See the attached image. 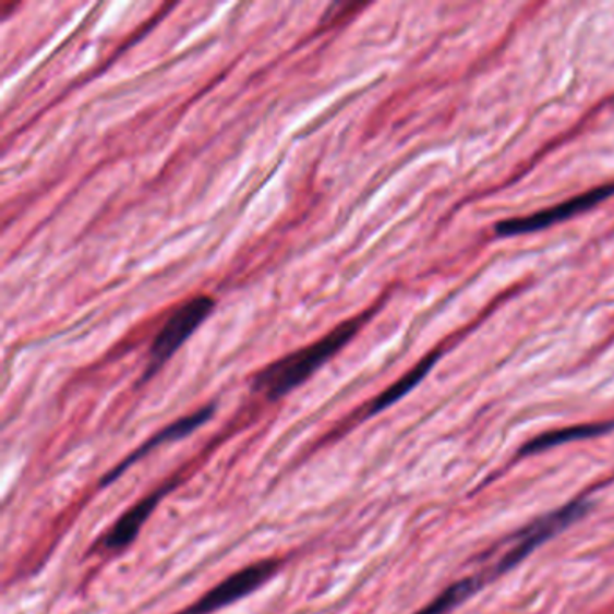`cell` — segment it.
<instances>
[{
    "instance_id": "cell-1",
    "label": "cell",
    "mask_w": 614,
    "mask_h": 614,
    "mask_svg": "<svg viewBox=\"0 0 614 614\" xmlns=\"http://www.w3.org/2000/svg\"><path fill=\"white\" fill-rule=\"evenodd\" d=\"M366 320L368 315H357L356 320L336 326L325 337H321L320 341L312 342L306 348H301L264 368L254 375V392L262 393L269 400H279L294 392L296 387L306 383L326 361L339 353L356 337L357 332L361 330Z\"/></svg>"
},
{
    "instance_id": "cell-2",
    "label": "cell",
    "mask_w": 614,
    "mask_h": 614,
    "mask_svg": "<svg viewBox=\"0 0 614 614\" xmlns=\"http://www.w3.org/2000/svg\"><path fill=\"white\" fill-rule=\"evenodd\" d=\"M215 300L212 296H195L192 300L184 301L181 306H177L166 320L159 334L152 342L151 356H148V366H146L143 381H151L181 346L193 336V332L207 320V315L215 310Z\"/></svg>"
},
{
    "instance_id": "cell-3",
    "label": "cell",
    "mask_w": 614,
    "mask_h": 614,
    "mask_svg": "<svg viewBox=\"0 0 614 614\" xmlns=\"http://www.w3.org/2000/svg\"><path fill=\"white\" fill-rule=\"evenodd\" d=\"M279 566H281V563L274 561V558H265L260 563L251 564L248 568L240 569L237 574H232L231 577L222 580L212 591H207L201 600H196L195 604L177 614L217 613V611L234 604L237 600L245 599L248 594L262 588L267 580L278 574Z\"/></svg>"
},
{
    "instance_id": "cell-4",
    "label": "cell",
    "mask_w": 614,
    "mask_h": 614,
    "mask_svg": "<svg viewBox=\"0 0 614 614\" xmlns=\"http://www.w3.org/2000/svg\"><path fill=\"white\" fill-rule=\"evenodd\" d=\"M613 195L614 184L594 188L591 192L582 193V195L575 196L571 201H566L564 204H558V206L544 209V212L535 213L532 217L514 218V220L497 224L496 232L499 237H517V234L541 231V229L550 228L553 224L564 222V220L575 217L578 213L588 212L591 207L597 206V204Z\"/></svg>"
},
{
    "instance_id": "cell-5",
    "label": "cell",
    "mask_w": 614,
    "mask_h": 614,
    "mask_svg": "<svg viewBox=\"0 0 614 614\" xmlns=\"http://www.w3.org/2000/svg\"><path fill=\"white\" fill-rule=\"evenodd\" d=\"M586 510H588L586 501H575L571 505H566L561 510L542 517L541 521L527 528L516 539L510 552H506L505 557L501 558L496 574H503V571L514 568L516 564L521 563L522 558L528 557V553L541 546L542 542H546L555 533L563 532L564 528H568L571 522L577 521L578 517H582Z\"/></svg>"
},
{
    "instance_id": "cell-6",
    "label": "cell",
    "mask_w": 614,
    "mask_h": 614,
    "mask_svg": "<svg viewBox=\"0 0 614 614\" xmlns=\"http://www.w3.org/2000/svg\"><path fill=\"white\" fill-rule=\"evenodd\" d=\"M179 485L176 480L168 481L166 485L160 486L157 491L152 492L151 496L143 497L140 503H135L130 510L124 511L119 517L115 527L105 533L104 539H99V546L104 552H121L124 547L130 546L135 538L140 535L141 528L145 527L155 506L165 499L176 486Z\"/></svg>"
},
{
    "instance_id": "cell-7",
    "label": "cell",
    "mask_w": 614,
    "mask_h": 614,
    "mask_svg": "<svg viewBox=\"0 0 614 614\" xmlns=\"http://www.w3.org/2000/svg\"><path fill=\"white\" fill-rule=\"evenodd\" d=\"M213 414H215V406L209 404L206 408L198 409L196 413L182 417L177 422L170 423L168 428L160 429L159 433L154 434L151 440H146L145 444L141 445L140 449L134 450L127 460L121 461L118 467H115V470H110L109 474L101 480V486L115 483L119 475L123 474L124 470L130 469V465L140 461L143 456L151 455L152 450L157 449L160 445L186 438L188 434L195 433L196 429L202 428L204 423L213 419Z\"/></svg>"
},
{
    "instance_id": "cell-8",
    "label": "cell",
    "mask_w": 614,
    "mask_h": 614,
    "mask_svg": "<svg viewBox=\"0 0 614 614\" xmlns=\"http://www.w3.org/2000/svg\"><path fill=\"white\" fill-rule=\"evenodd\" d=\"M614 428V423H588V425H574V428L558 429L552 433L541 434L538 438L532 440L530 444L525 445L522 455H535L541 450L552 449L557 445L568 444L575 440L594 438L600 434L610 433Z\"/></svg>"
},
{
    "instance_id": "cell-9",
    "label": "cell",
    "mask_w": 614,
    "mask_h": 614,
    "mask_svg": "<svg viewBox=\"0 0 614 614\" xmlns=\"http://www.w3.org/2000/svg\"><path fill=\"white\" fill-rule=\"evenodd\" d=\"M436 353L434 356H429L428 359H423L419 366L411 370L408 375H404L398 383L393 384L392 387H387L383 395H378L375 400H373L372 406L368 409V417H373V414L381 413L384 409L389 408L392 404L397 402L404 395H408L411 389H413L417 384L422 381L425 375H428L429 370L433 368L434 362H436Z\"/></svg>"
},
{
    "instance_id": "cell-10",
    "label": "cell",
    "mask_w": 614,
    "mask_h": 614,
    "mask_svg": "<svg viewBox=\"0 0 614 614\" xmlns=\"http://www.w3.org/2000/svg\"><path fill=\"white\" fill-rule=\"evenodd\" d=\"M480 578H465L461 582L450 586L445 589L444 593L440 594L438 599L433 600L428 607H423L417 614H444L453 610L456 605L461 604L465 599H469L470 594L474 593L475 589L480 588Z\"/></svg>"
}]
</instances>
